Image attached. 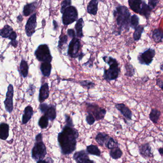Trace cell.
Returning a JSON list of instances; mask_svg holds the SVG:
<instances>
[{"mask_svg":"<svg viewBox=\"0 0 163 163\" xmlns=\"http://www.w3.org/2000/svg\"><path fill=\"white\" fill-rule=\"evenodd\" d=\"M79 133L74 126L65 124L57 135V141L63 155H69L76 149Z\"/></svg>","mask_w":163,"mask_h":163,"instance_id":"1","label":"cell"},{"mask_svg":"<svg viewBox=\"0 0 163 163\" xmlns=\"http://www.w3.org/2000/svg\"><path fill=\"white\" fill-rule=\"evenodd\" d=\"M113 15L117 26L116 28L114 29L113 33L116 36H120L123 29H125L127 32L129 31L131 16L127 7L124 5L117 6L113 11Z\"/></svg>","mask_w":163,"mask_h":163,"instance_id":"2","label":"cell"},{"mask_svg":"<svg viewBox=\"0 0 163 163\" xmlns=\"http://www.w3.org/2000/svg\"><path fill=\"white\" fill-rule=\"evenodd\" d=\"M103 60L109 66L108 69L104 68L103 79L109 82L118 79L121 72L119 64L115 58L107 56L103 57Z\"/></svg>","mask_w":163,"mask_h":163,"instance_id":"3","label":"cell"},{"mask_svg":"<svg viewBox=\"0 0 163 163\" xmlns=\"http://www.w3.org/2000/svg\"><path fill=\"white\" fill-rule=\"evenodd\" d=\"M36 143L32 149V157L36 161L43 160L47 155V148L43 141L42 133H38L36 136Z\"/></svg>","mask_w":163,"mask_h":163,"instance_id":"4","label":"cell"},{"mask_svg":"<svg viewBox=\"0 0 163 163\" xmlns=\"http://www.w3.org/2000/svg\"><path fill=\"white\" fill-rule=\"evenodd\" d=\"M62 14V23L65 25H71L78 19L77 9L74 6H68Z\"/></svg>","mask_w":163,"mask_h":163,"instance_id":"5","label":"cell"},{"mask_svg":"<svg viewBox=\"0 0 163 163\" xmlns=\"http://www.w3.org/2000/svg\"><path fill=\"white\" fill-rule=\"evenodd\" d=\"M35 55L38 61L43 63H50L52 60L49 47L47 44H42L38 46L35 52Z\"/></svg>","mask_w":163,"mask_h":163,"instance_id":"6","label":"cell"},{"mask_svg":"<svg viewBox=\"0 0 163 163\" xmlns=\"http://www.w3.org/2000/svg\"><path fill=\"white\" fill-rule=\"evenodd\" d=\"M156 54L155 49L149 48L143 52L140 53L137 57V60L140 64L149 65L152 63Z\"/></svg>","mask_w":163,"mask_h":163,"instance_id":"7","label":"cell"},{"mask_svg":"<svg viewBox=\"0 0 163 163\" xmlns=\"http://www.w3.org/2000/svg\"><path fill=\"white\" fill-rule=\"evenodd\" d=\"M86 105L87 112L92 114L95 120H101L105 117L106 111L104 109L99 107V105L96 104L86 103Z\"/></svg>","mask_w":163,"mask_h":163,"instance_id":"8","label":"cell"},{"mask_svg":"<svg viewBox=\"0 0 163 163\" xmlns=\"http://www.w3.org/2000/svg\"><path fill=\"white\" fill-rule=\"evenodd\" d=\"M81 48V42L79 38L76 37L72 38L68 45V55L73 58H77L79 56V51Z\"/></svg>","mask_w":163,"mask_h":163,"instance_id":"9","label":"cell"},{"mask_svg":"<svg viewBox=\"0 0 163 163\" xmlns=\"http://www.w3.org/2000/svg\"><path fill=\"white\" fill-rule=\"evenodd\" d=\"M40 111L44 115L47 117L49 120L53 121L57 117L56 106L54 105H48L45 103H43L40 104L39 107Z\"/></svg>","mask_w":163,"mask_h":163,"instance_id":"10","label":"cell"},{"mask_svg":"<svg viewBox=\"0 0 163 163\" xmlns=\"http://www.w3.org/2000/svg\"><path fill=\"white\" fill-rule=\"evenodd\" d=\"M13 87L12 84H9L7 89V93H6V98L4 101L5 109L8 112L11 113L13 111Z\"/></svg>","mask_w":163,"mask_h":163,"instance_id":"11","label":"cell"},{"mask_svg":"<svg viewBox=\"0 0 163 163\" xmlns=\"http://www.w3.org/2000/svg\"><path fill=\"white\" fill-rule=\"evenodd\" d=\"M36 25V13H35L29 18L25 25V33L28 36L31 37L35 33Z\"/></svg>","mask_w":163,"mask_h":163,"instance_id":"12","label":"cell"},{"mask_svg":"<svg viewBox=\"0 0 163 163\" xmlns=\"http://www.w3.org/2000/svg\"><path fill=\"white\" fill-rule=\"evenodd\" d=\"M73 158L77 163H95L89 159L88 154L85 150L75 152Z\"/></svg>","mask_w":163,"mask_h":163,"instance_id":"13","label":"cell"},{"mask_svg":"<svg viewBox=\"0 0 163 163\" xmlns=\"http://www.w3.org/2000/svg\"><path fill=\"white\" fill-rule=\"evenodd\" d=\"M139 152L141 156L145 159L154 156L152 152V147L149 143H146L140 145L139 147Z\"/></svg>","mask_w":163,"mask_h":163,"instance_id":"14","label":"cell"},{"mask_svg":"<svg viewBox=\"0 0 163 163\" xmlns=\"http://www.w3.org/2000/svg\"><path fill=\"white\" fill-rule=\"evenodd\" d=\"M115 107L125 118L130 120H132V112L124 104H116Z\"/></svg>","mask_w":163,"mask_h":163,"instance_id":"15","label":"cell"},{"mask_svg":"<svg viewBox=\"0 0 163 163\" xmlns=\"http://www.w3.org/2000/svg\"><path fill=\"white\" fill-rule=\"evenodd\" d=\"M49 96V86L48 83H45L43 84L40 89L39 94V101L41 103L45 101V100L48 99Z\"/></svg>","mask_w":163,"mask_h":163,"instance_id":"16","label":"cell"},{"mask_svg":"<svg viewBox=\"0 0 163 163\" xmlns=\"http://www.w3.org/2000/svg\"><path fill=\"white\" fill-rule=\"evenodd\" d=\"M33 114V109L31 106H28L25 108L24 114L22 117V124H25L31 120Z\"/></svg>","mask_w":163,"mask_h":163,"instance_id":"17","label":"cell"},{"mask_svg":"<svg viewBox=\"0 0 163 163\" xmlns=\"http://www.w3.org/2000/svg\"><path fill=\"white\" fill-rule=\"evenodd\" d=\"M84 26V21L83 19L82 18H80L77 20L76 24L75 25V29L76 30V36H77V38H82L83 37V28Z\"/></svg>","mask_w":163,"mask_h":163,"instance_id":"18","label":"cell"},{"mask_svg":"<svg viewBox=\"0 0 163 163\" xmlns=\"http://www.w3.org/2000/svg\"><path fill=\"white\" fill-rule=\"evenodd\" d=\"M9 136V125L6 123L0 124V139L6 140Z\"/></svg>","mask_w":163,"mask_h":163,"instance_id":"19","label":"cell"},{"mask_svg":"<svg viewBox=\"0 0 163 163\" xmlns=\"http://www.w3.org/2000/svg\"><path fill=\"white\" fill-rule=\"evenodd\" d=\"M99 1L97 0H92L87 5V13L93 16H96L98 10Z\"/></svg>","mask_w":163,"mask_h":163,"instance_id":"20","label":"cell"},{"mask_svg":"<svg viewBox=\"0 0 163 163\" xmlns=\"http://www.w3.org/2000/svg\"><path fill=\"white\" fill-rule=\"evenodd\" d=\"M37 1H34L30 4H26L24 7L23 9V14L25 16H30L31 13L36 10L37 7Z\"/></svg>","mask_w":163,"mask_h":163,"instance_id":"21","label":"cell"},{"mask_svg":"<svg viewBox=\"0 0 163 163\" xmlns=\"http://www.w3.org/2000/svg\"><path fill=\"white\" fill-rule=\"evenodd\" d=\"M142 1L141 0H129V5L130 8L135 13H139L141 8Z\"/></svg>","mask_w":163,"mask_h":163,"instance_id":"22","label":"cell"},{"mask_svg":"<svg viewBox=\"0 0 163 163\" xmlns=\"http://www.w3.org/2000/svg\"><path fill=\"white\" fill-rule=\"evenodd\" d=\"M109 136L108 135L104 132H99L96 136L95 140L97 143L101 147L106 144L109 139Z\"/></svg>","mask_w":163,"mask_h":163,"instance_id":"23","label":"cell"},{"mask_svg":"<svg viewBox=\"0 0 163 163\" xmlns=\"http://www.w3.org/2000/svg\"><path fill=\"white\" fill-rule=\"evenodd\" d=\"M152 10L150 9L147 4H146L145 1H142L141 8L139 12V14L144 16L147 19H149L150 14L151 13Z\"/></svg>","mask_w":163,"mask_h":163,"instance_id":"24","label":"cell"},{"mask_svg":"<svg viewBox=\"0 0 163 163\" xmlns=\"http://www.w3.org/2000/svg\"><path fill=\"white\" fill-rule=\"evenodd\" d=\"M152 38L155 43H162L163 41V33L161 29H156L153 31Z\"/></svg>","mask_w":163,"mask_h":163,"instance_id":"25","label":"cell"},{"mask_svg":"<svg viewBox=\"0 0 163 163\" xmlns=\"http://www.w3.org/2000/svg\"><path fill=\"white\" fill-rule=\"evenodd\" d=\"M51 70L52 65L51 63L45 62L41 65V71L44 76L47 77H49L51 72Z\"/></svg>","mask_w":163,"mask_h":163,"instance_id":"26","label":"cell"},{"mask_svg":"<svg viewBox=\"0 0 163 163\" xmlns=\"http://www.w3.org/2000/svg\"><path fill=\"white\" fill-rule=\"evenodd\" d=\"M161 115V112L156 109H152L149 114V118L150 120L155 124L158 123L159 119Z\"/></svg>","mask_w":163,"mask_h":163,"instance_id":"27","label":"cell"},{"mask_svg":"<svg viewBox=\"0 0 163 163\" xmlns=\"http://www.w3.org/2000/svg\"><path fill=\"white\" fill-rule=\"evenodd\" d=\"M144 26L142 25H139L135 29L133 33V38L135 41L140 40L142 37V33L144 32Z\"/></svg>","mask_w":163,"mask_h":163,"instance_id":"28","label":"cell"},{"mask_svg":"<svg viewBox=\"0 0 163 163\" xmlns=\"http://www.w3.org/2000/svg\"><path fill=\"white\" fill-rule=\"evenodd\" d=\"M86 151L88 154L92 155H94L97 156H100L101 152L97 146L93 144L87 146L86 148Z\"/></svg>","mask_w":163,"mask_h":163,"instance_id":"29","label":"cell"},{"mask_svg":"<svg viewBox=\"0 0 163 163\" xmlns=\"http://www.w3.org/2000/svg\"><path fill=\"white\" fill-rule=\"evenodd\" d=\"M125 69V76L128 77H132L135 74V69L129 62H126L124 65Z\"/></svg>","mask_w":163,"mask_h":163,"instance_id":"30","label":"cell"},{"mask_svg":"<svg viewBox=\"0 0 163 163\" xmlns=\"http://www.w3.org/2000/svg\"><path fill=\"white\" fill-rule=\"evenodd\" d=\"M28 63L25 60H22L20 65V71L21 74L24 77L28 76Z\"/></svg>","mask_w":163,"mask_h":163,"instance_id":"31","label":"cell"},{"mask_svg":"<svg viewBox=\"0 0 163 163\" xmlns=\"http://www.w3.org/2000/svg\"><path fill=\"white\" fill-rule=\"evenodd\" d=\"M13 31V29L9 25H5L1 29H0V36L4 38H8Z\"/></svg>","mask_w":163,"mask_h":163,"instance_id":"32","label":"cell"},{"mask_svg":"<svg viewBox=\"0 0 163 163\" xmlns=\"http://www.w3.org/2000/svg\"><path fill=\"white\" fill-rule=\"evenodd\" d=\"M123 153L119 147L114 148L111 149L109 151V155L113 159H118L121 157L123 155Z\"/></svg>","mask_w":163,"mask_h":163,"instance_id":"33","label":"cell"},{"mask_svg":"<svg viewBox=\"0 0 163 163\" xmlns=\"http://www.w3.org/2000/svg\"><path fill=\"white\" fill-rule=\"evenodd\" d=\"M48 124H49V120L44 115L41 117L38 121V125L42 129L47 128L48 126Z\"/></svg>","mask_w":163,"mask_h":163,"instance_id":"34","label":"cell"},{"mask_svg":"<svg viewBox=\"0 0 163 163\" xmlns=\"http://www.w3.org/2000/svg\"><path fill=\"white\" fill-rule=\"evenodd\" d=\"M139 24V18L136 14H133L130 18V27L135 29Z\"/></svg>","mask_w":163,"mask_h":163,"instance_id":"35","label":"cell"},{"mask_svg":"<svg viewBox=\"0 0 163 163\" xmlns=\"http://www.w3.org/2000/svg\"><path fill=\"white\" fill-rule=\"evenodd\" d=\"M79 84L80 86L83 87L84 88L87 89L88 90L93 88L95 86V83L88 80H84L79 81Z\"/></svg>","mask_w":163,"mask_h":163,"instance_id":"36","label":"cell"},{"mask_svg":"<svg viewBox=\"0 0 163 163\" xmlns=\"http://www.w3.org/2000/svg\"><path fill=\"white\" fill-rule=\"evenodd\" d=\"M119 144H118V142L112 137H109L107 143H106V144H105V147L110 150L113 149L114 148L119 147Z\"/></svg>","mask_w":163,"mask_h":163,"instance_id":"37","label":"cell"},{"mask_svg":"<svg viewBox=\"0 0 163 163\" xmlns=\"http://www.w3.org/2000/svg\"><path fill=\"white\" fill-rule=\"evenodd\" d=\"M68 41V36L67 35H61L60 37V40L58 41V48L62 49L65 45L67 44Z\"/></svg>","mask_w":163,"mask_h":163,"instance_id":"38","label":"cell"},{"mask_svg":"<svg viewBox=\"0 0 163 163\" xmlns=\"http://www.w3.org/2000/svg\"><path fill=\"white\" fill-rule=\"evenodd\" d=\"M72 1L70 0H65L62 1L61 3V6L60 12L61 13H63L65 9L68 8V6L71 5Z\"/></svg>","mask_w":163,"mask_h":163,"instance_id":"39","label":"cell"},{"mask_svg":"<svg viewBox=\"0 0 163 163\" xmlns=\"http://www.w3.org/2000/svg\"><path fill=\"white\" fill-rule=\"evenodd\" d=\"M88 112V115H87L86 117V122L89 125H93L94 123L95 122V119L94 118L93 116L92 115V114L88 112Z\"/></svg>","mask_w":163,"mask_h":163,"instance_id":"40","label":"cell"},{"mask_svg":"<svg viewBox=\"0 0 163 163\" xmlns=\"http://www.w3.org/2000/svg\"><path fill=\"white\" fill-rule=\"evenodd\" d=\"M159 1H157V0H149L148 1V5L149 6L150 9L152 11L157 6V4H159Z\"/></svg>","mask_w":163,"mask_h":163,"instance_id":"41","label":"cell"},{"mask_svg":"<svg viewBox=\"0 0 163 163\" xmlns=\"http://www.w3.org/2000/svg\"><path fill=\"white\" fill-rule=\"evenodd\" d=\"M65 123L67 125L74 126L73 123L72 119L70 117V116L68 115V114H65Z\"/></svg>","mask_w":163,"mask_h":163,"instance_id":"42","label":"cell"},{"mask_svg":"<svg viewBox=\"0 0 163 163\" xmlns=\"http://www.w3.org/2000/svg\"><path fill=\"white\" fill-rule=\"evenodd\" d=\"M36 91V87L33 85H30L29 88L28 90V92L30 96L33 95Z\"/></svg>","mask_w":163,"mask_h":163,"instance_id":"43","label":"cell"},{"mask_svg":"<svg viewBox=\"0 0 163 163\" xmlns=\"http://www.w3.org/2000/svg\"><path fill=\"white\" fill-rule=\"evenodd\" d=\"M67 33H68V36H69V37H71V38H73L76 37L75 31L73 29H68V31H67Z\"/></svg>","mask_w":163,"mask_h":163,"instance_id":"44","label":"cell"},{"mask_svg":"<svg viewBox=\"0 0 163 163\" xmlns=\"http://www.w3.org/2000/svg\"><path fill=\"white\" fill-rule=\"evenodd\" d=\"M54 161L51 157H48L47 160H40L37 161L36 163H53Z\"/></svg>","mask_w":163,"mask_h":163,"instance_id":"45","label":"cell"},{"mask_svg":"<svg viewBox=\"0 0 163 163\" xmlns=\"http://www.w3.org/2000/svg\"><path fill=\"white\" fill-rule=\"evenodd\" d=\"M17 38V34L15 32L13 31L12 33L10 34L8 38L9 39L11 40V41L16 40Z\"/></svg>","mask_w":163,"mask_h":163,"instance_id":"46","label":"cell"},{"mask_svg":"<svg viewBox=\"0 0 163 163\" xmlns=\"http://www.w3.org/2000/svg\"><path fill=\"white\" fill-rule=\"evenodd\" d=\"M156 85L159 86V88H161L162 90H163V80L161 79H158L156 80Z\"/></svg>","mask_w":163,"mask_h":163,"instance_id":"47","label":"cell"},{"mask_svg":"<svg viewBox=\"0 0 163 163\" xmlns=\"http://www.w3.org/2000/svg\"><path fill=\"white\" fill-rule=\"evenodd\" d=\"M10 44L14 48H16L18 44V42L16 40L11 41V42L10 43Z\"/></svg>","mask_w":163,"mask_h":163,"instance_id":"48","label":"cell"},{"mask_svg":"<svg viewBox=\"0 0 163 163\" xmlns=\"http://www.w3.org/2000/svg\"><path fill=\"white\" fill-rule=\"evenodd\" d=\"M85 55V54H84L83 53H80V54H79V56H78V57H77L79 60H82V58H83V57H84V56Z\"/></svg>","mask_w":163,"mask_h":163,"instance_id":"49","label":"cell"},{"mask_svg":"<svg viewBox=\"0 0 163 163\" xmlns=\"http://www.w3.org/2000/svg\"><path fill=\"white\" fill-rule=\"evenodd\" d=\"M53 25H54V29H55V30H57V28H58V25L57 22L55 20H53Z\"/></svg>","mask_w":163,"mask_h":163,"instance_id":"50","label":"cell"},{"mask_svg":"<svg viewBox=\"0 0 163 163\" xmlns=\"http://www.w3.org/2000/svg\"><path fill=\"white\" fill-rule=\"evenodd\" d=\"M23 17H22V16L21 14L19 15V16L17 17V20H18L19 22L22 21V20H23Z\"/></svg>","mask_w":163,"mask_h":163,"instance_id":"51","label":"cell"},{"mask_svg":"<svg viewBox=\"0 0 163 163\" xmlns=\"http://www.w3.org/2000/svg\"><path fill=\"white\" fill-rule=\"evenodd\" d=\"M159 154L161 155V156H163V148L162 147L160 148L159 149Z\"/></svg>","mask_w":163,"mask_h":163,"instance_id":"52","label":"cell"},{"mask_svg":"<svg viewBox=\"0 0 163 163\" xmlns=\"http://www.w3.org/2000/svg\"><path fill=\"white\" fill-rule=\"evenodd\" d=\"M163 64H161V65H160V69H161V71H163Z\"/></svg>","mask_w":163,"mask_h":163,"instance_id":"53","label":"cell"},{"mask_svg":"<svg viewBox=\"0 0 163 163\" xmlns=\"http://www.w3.org/2000/svg\"><path fill=\"white\" fill-rule=\"evenodd\" d=\"M0 151H1V148H0Z\"/></svg>","mask_w":163,"mask_h":163,"instance_id":"54","label":"cell"},{"mask_svg":"<svg viewBox=\"0 0 163 163\" xmlns=\"http://www.w3.org/2000/svg\"></svg>","mask_w":163,"mask_h":163,"instance_id":"55","label":"cell"},{"mask_svg":"<svg viewBox=\"0 0 163 163\" xmlns=\"http://www.w3.org/2000/svg\"></svg>","mask_w":163,"mask_h":163,"instance_id":"56","label":"cell"}]
</instances>
